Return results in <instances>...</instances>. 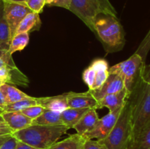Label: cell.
<instances>
[{"mask_svg":"<svg viewBox=\"0 0 150 149\" xmlns=\"http://www.w3.org/2000/svg\"><path fill=\"white\" fill-rule=\"evenodd\" d=\"M64 125H31L13 132L18 140L40 149H48L67 131Z\"/></svg>","mask_w":150,"mask_h":149,"instance_id":"obj_1","label":"cell"},{"mask_svg":"<svg viewBox=\"0 0 150 149\" xmlns=\"http://www.w3.org/2000/svg\"><path fill=\"white\" fill-rule=\"evenodd\" d=\"M129 100L131 106L133 137L150 123V86L142 79V74L130 93Z\"/></svg>","mask_w":150,"mask_h":149,"instance_id":"obj_2","label":"cell"},{"mask_svg":"<svg viewBox=\"0 0 150 149\" xmlns=\"http://www.w3.org/2000/svg\"><path fill=\"white\" fill-rule=\"evenodd\" d=\"M94 28L95 33L98 34L108 52L120 51L123 48L125 42V32L117 17L99 15L95 19Z\"/></svg>","mask_w":150,"mask_h":149,"instance_id":"obj_3","label":"cell"},{"mask_svg":"<svg viewBox=\"0 0 150 149\" xmlns=\"http://www.w3.org/2000/svg\"><path fill=\"white\" fill-rule=\"evenodd\" d=\"M133 137L131 122V106L127 101L122 109L116 124L105 139L100 143L108 149H127Z\"/></svg>","mask_w":150,"mask_h":149,"instance_id":"obj_4","label":"cell"},{"mask_svg":"<svg viewBox=\"0 0 150 149\" xmlns=\"http://www.w3.org/2000/svg\"><path fill=\"white\" fill-rule=\"evenodd\" d=\"M69 10L78 16L94 33V23L99 15L117 17L116 10L109 0H71Z\"/></svg>","mask_w":150,"mask_h":149,"instance_id":"obj_5","label":"cell"},{"mask_svg":"<svg viewBox=\"0 0 150 149\" xmlns=\"http://www.w3.org/2000/svg\"><path fill=\"white\" fill-rule=\"evenodd\" d=\"M145 62L135 53L127 60L109 67V72L118 74L124 81L125 88L131 93L135 85L139 80Z\"/></svg>","mask_w":150,"mask_h":149,"instance_id":"obj_6","label":"cell"},{"mask_svg":"<svg viewBox=\"0 0 150 149\" xmlns=\"http://www.w3.org/2000/svg\"><path fill=\"white\" fill-rule=\"evenodd\" d=\"M3 10L4 18L9 26L10 37L12 39L16 34L19 23L28 13L32 11L26 4L5 1H3Z\"/></svg>","mask_w":150,"mask_h":149,"instance_id":"obj_7","label":"cell"},{"mask_svg":"<svg viewBox=\"0 0 150 149\" xmlns=\"http://www.w3.org/2000/svg\"><path fill=\"white\" fill-rule=\"evenodd\" d=\"M122 108L116 110L113 112H109L103 117L99 118L93 129L85 134L83 137L86 140L96 139L98 141L105 139L116 124Z\"/></svg>","mask_w":150,"mask_h":149,"instance_id":"obj_8","label":"cell"},{"mask_svg":"<svg viewBox=\"0 0 150 149\" xmlns=\"http://www.w3.org/2000/svg\"><path fill=\"white\" fill-rule=\"evenodd\" d=\"M67 94V100L68 108L77 109H94L98 110V102L90 91L81 93L68 92Z\"/></svg>","mask_w":150,"mask_h":149,"instance_id":"obj_9","label":"cell"},{"mask_svg":"<svg viewBox=\"0 0 150 149\" xmlns=\"http://www.w3.org/2000/svg\"><path fill=\"white\" fill-rule=\"evenodd\" d=\"M124 89L125 84L122 78L118 74L109 72V75H108L106 81L103 84L100 88L96 89V90L89 91L98 102L104 96L117 93Z\"/></svg>","mask_w":150,"mask_h":149,"instance_id":"obj_10","label":"cell"},{"mask_svg":"<svg viewBox=\"0 0 150 149\" xmlns=\"http://www.w3.org/2000/svg\"><path fill=\"white\" fill-rule=\"evenodd\" d=\"M130 96V93L125 88L123 90L117 93L107 95L98 101V109L107 108L109 110V112H113L122 108L128 100Z\"/></svg>","mask_w":150,"mask_h":149,"instance_id":"obj_11","label":"cell"},{"mask_svg":"<svg viewBox=\"0 0 150 149\" xmlns=\"http://www.w3.org/2000/svg\"><path fill=\"white\" fill-rule=\"evenodd\" d=\"M1 116L13 133L26 128L32 124V120L28 118L21 111L3 112Z\"/></svg>","mask_w":150,"mask_h":149,"instance_id":"obj_12","label":"cell"},{"mask_svg":"<svg viewBox=\"0 0 150 149\" xmlns=\"http://www.w3.org/2000/svg\"><path fill=\"white\" fill-rule=\"evenodd\" d=\"M99 120L96 109H89L73 127L77 134L83 136L94 129Z\"/></svg>","mask_w":150,"mask_h":149,"instance_id":"obj_13","label":"cell"},{"mask_svg":"<svg viewBox=\"0 0 150 149\" xmlns=\"http://www.w3.org/2000/svg\"><path fill=\"white\" fill-rule=\"evenodd\" d=\"M36 99L38 105L46 110L62 112L63 110L68 108L66 93L57 96L36 97Z\"/></svg>","mask_w":150,"mask_h":149,"instance_id":"obj_14","label":"cell"},{"mask_svg":"<svg viewBox=\"0 0 150 149\" xmlns=\"http://www.w3.org/2000/svg\"><path fill=\"white\" fill-rule=\"evenodd\" d=\"M40 25L41 20L40 14L30 12L19 23L16 34L20 33H29L35 30H38L40 27Z\"/></svg>","mask_w":150,"mask_h":149,"instance_id":"obj_15","label":"cell"},{"mask_svg":"<svg viewBox=\"0 0 150 149\" xmlns=\"http://www.w3.org/2000/svg\"><path fill=\"white\" fill-rule=\"evenodd\" d=\"M86 139L80 134H73L59 142H57L48 149H81Z\"/></svg>","mask_w":150,"mask_h":149,"instance_id":"obj_16","label":"cell"},{"mask_svg":"<svg viewBox=\"0 0 150 149\" xmlns=\"http://www.w3.org/2000/svg\"><path fill=\"white\" fill-rule=\"evenodd\" d=\"M89 109H77L68 108L60 112V118L63 125L67 127L68 129L73 128L76 123L81 119L83 114Z\"/></svg>","mask_w":150,"mask_h":149,"instance_id":"obj_17","label":"cell"},{"mask_svg":"<svg viewBox=\"0 0 150 149\" xmlns=\"http://www.w3.org/2000/svg\"><path fill=\"white\" fill-rule=\"evenodd\" d=\"M127 149H150V123L133 137Z\"/></svg>","mask_w":150,"mask_h":149,"instance_id":"obj_18","label":"cell"},{"mask_svg":"<svg viewBox=\"0 0 150 149\" xmlns=\"http://www.w3.org/2000/svg\"><path fill=\"white\" fill-rule=\"evenodd\" d=\"M0 90L5 99L6 105L14 103L29 96V95L19 90L13 85L4 83L0 86Z\"/></svg>","mask_w":150,"mask_h":149,"instance_id":"obj_19","label":"cell"},{"mask_svg":"<svg viewBox=\"0 0 150 149\" xmlns=\"http://www.w3.org/2000/svg\"><path fill=\"white\" fill-rule=\"evenodd\" d=\"M10 37V29L7 21L4 18V10H3V1L0 3V51H9Z\"/></svg>","mask_w":150,"mask_h":149,"instance_id":"obj_20","label":"cell"},{"mask_svg":"<svg viewBox=\"0 0 150 149\" xmlns=\"http://www.w3.org/2000/svg\"><path fill=\"white\" fill-rule=\"evenodd\" d=\"M32 125H63L60 118V112L45 109L40 116L32 121Z\"/></svg>","mask_w":150,"mask_h":149,"instance_id":"obj_21","label":"cell"},{"mask_svg":"<svg viewBox=\"0 0 150 149\" xmlns=\"http://www.w3.org/2000/svg\"><path fill=\"white\" fill-rule=\"evenodd\" d=\"M29 42V33L16 34L10 41L9 53L13 55L17 51H21L27 46Z\"/></svg>","mask_w":150,"mask_h":149,"instance_id":"obj_22","label":"cell"},{"mask_svg":"<svg viewBox=\"0 0 150 149\" xmlns=\"http://www.w3.org/2000/svg\"><path fill=\"white\" fill-rule=\"evenodd\" d=\"M38 101L36 97L29 96L28 97L24 98L20 101L14 102V103L9 104L4 107L3 111L4 112H16V111H21L24 110L25 108H27L29 107L37 105Z\"/></svg>","mask_w":150,"mask_h":149,"instance_id":"obj_23","label":"cell"},{"mask_svg":"<svg viewBox=\"0 0 150 149\" xmlns=\"http://www.w3.org/2000/svg\"><path fill=\"white\" fill-rule=\"evenodd\" d=\"M150 51V29L149 32H147L146 35L145 36V37L144 38L143 40L142 41V42L139 45V48L136 50V53L137 54H139L141 57L142 58L143 61H146V56L148 55V53Z\"/></svg>","mask_w":150,"mask_h":149,"instance_id":"obj_24","label":"cell"},{"mask_svg":"<svg viewBox=\"0 0 150 149\" xmlns=\"http://www.w3.org/2000/svg\"><path fill=\"white\" fill-rule=\"evenodd\" d=\"M95 72H96V75H95V83H94L92 90L90 91L96 90V89L100 88L103 86V84L106 81L107 78H108V75H109V70H96Z\"/></svg>","mask_w":150,"mask_h":149,"instance_id":"obj_25","label":"cell"},{"mask_svg":"<svg viewBox=\"0 0 150 149\" xmlns=\"http://www.w3.org/2000/svg\"><path fill=\"white\" fill-rule=\"evenodd\" d=\"M95 75H96V72L90 66L85 69L84 71L83 72L82 78H83V82L89 87V90H92V87H93L95 80Z\"/></svg>","mask_w":150,"mask_h":149,"instance_id":"obj_26","label":"cell"},{"mask_svg":"<svg viewBox=\"0 0 150 149\" xmlns=\"http://www.w3.org/2000/svg\"><path fill=\"white\" fill-rule=\"evenodd\" d=\"M44 110H45V108H42L40 105H34V106L29 107L27 108H25L24 110H21V112L33 121L35 118H38V116H40Z\"/></svg>","mask_w":150,"mask_h":149,"instance_id":"obj_27","label":"cell"},{"mask_svg":"<svg viewBox=\"0 0 150 149\" xmlns=\"http://www.w3.org/2000/svg\"><path fill=\"white\" fill-rule=\"evenodd\" d=\"M26 4L31 11L40 14L43 10L45 5V0H27Z\"/></svg>","mask_w":150,"mask_h":149,"instance_id":"obj_28","label":"cell"},{"mask_svg":"<svg viewBox=\"0 0 150 149\" xmlns=\"http://www.w3.org/2000/svg\"><path fill=\"white\" fill-rule=\"evenodd\" d=\"M71 0H45V5L49 7H59L69 10Z\"/></svg>","mask_w":150,"mask_h":149,"instance_id":"obj_29","label":"cell"},{"mask_svg":"<svg viewBox=\"0 0 150 149\" xmlns=\"http://www.w3.org/2000/svg\"><path fill=\"white\" fill-rule=\"evenodd\" d=\"M89 66L92 67L95 71L100 70H109V66H108V61L105 59H104V58H96V59H95L91 63Z\"/></svg>","mask_w":150,"mask_h":149,"instance_id":"obj_30","label":"cell"},{"mask_svg":"<svg viewBox=\"0 0 150 149\" xmlns=\"http://www.w3.org/2000/svg\"><path fill=\"white\" fill-rule=\"evenodd\" d=\"M84 149H108L105 145L100 141L94 140H86L83 145Z\"/></svg>","mask_w":150,"mask_h":149,"instance_id":"obj_31","label":"cell"},{"mask_svg":"<svg viewBox=\"0 0 150 149\" xmlns=\"http://www.w3.org/2000/svg\"><path fill=\"white\" fill-rule=\"evenodd\" d=\"M18 141V140L11 134L9 138L0 146V149H16Z\"/></svg>","mask_w":150,"mask_h":149,"instance_id":"obj_32","label":"cell"},{"mask_svg":"<svg viewBox=\"0 0 150 149\" xmlns=\"http://www.w3.org/2000/svg\"><path fill=\"white\" fill-rule=\"evenodd\" d=\"M142 77L146 83L150 86V64L146 65L145 64L142 70Z\"/></svg>","mask_w":150,"mask_h":149,"instance_id":"obj_33","label":"cell"},{"mask_svg":"<svg viewBox=\"0 0 150 149\" xmlns=\"http://www.w3.org/2000/svg\"><path fill=\"white\" fill-rule=\"evenodd\" d=\"M16 149H40V148H37L33 147L32 145H29L26 144V143H23V142L21 141H18L17 145H16Z\"/></svg>","mask_w":150,"mask_h":149,"instance_id":"obj_34","label":"cell"},{"mask_svg":"<svg viewBox=\"0 0 150 149\" xmlns=\"http://www.w3.org/2000/svg\"><path fill=\"white\" fill-rule=\"evenodd\" d=\"M5 99H4V96H3L2 93H1V90H0V110H4V107L6 106Z\"/></svg>","mask_w":150,"mask_h":149,"instance_id":"obj_35","label":"cell"},{"mask_svg":"<svg viewBox=\"0 0 150 149\" xmlns=\"http://www.w3.org/2000/svg\"><path fill=\"white\" fill-rule=\"evenodd\" d=\"M2 1L5 2H14V3H20V4H26L27 0H1Z\"/></svg>","mask_w":150,"mask_h":149,"instance_id":"obj_36","label":"cell"},{"mask_svg":"<svg viewBox=\"0 0 150 149\" xmlns=\"http://www.w3.org/2000/svg\"><path fill=\"white\" fill-rule=\"evenodd\" d=\"M11 135V134H10V135H4V136H0V146L1 145L3 144V143H4V142L6 141V140H7V139L9 138V137Z\"/></svg>","mask_w":150,"mask_h":149,"instance_id":"obj_37","label":"cell"},{"mask_svg":"<svg viewBox=\"0 0 150 149\" xmlns=\"http://www.w3.org/2000/svg\"><path fill=\"white\" fill-rule=\"evenodd\" d=\"M6 124L5 121H4V118H3V117L1 116V115H0V124Z\"/></svg>","mask_w":150,"mask_h":149,"instance_id":"obj_38","label":"cell"},{"mask_svg":"<svg viewBox=\"0 0 150 149\" xmlns=\"http://www.w3.org/2000/svg\"><path fill=\"white\" fill-rule=\"evenodd\" d=\"M3 84H4V82H3L2 80H1V79L0 78V86H1V85H3Z\"/></svg>","mask_w":150,"mask_h":149,"instance_id":"obj_39","label":"cell"},{"mask_svg":"<svg viewBox=\"0 0 150 149\" xmlns=\"http://www.w3.org/2000/svg\"><path fill=\"white\" fill-rule=\"evenodd\" d=\"M3 112H4V111H3L2 110H0V115H1V113H2Z\"/></svg>","mask_w":150,"mask_h":149,"instance_id":"obj_40","label":"cell"},{"mask_svg":"<svg viewBox=\"0 0 150 149\" xmlns=\"http://www.w3.org/2000/svg\"><path fill=\"white\" fill-rule=\"evenodd\" d=\"M9 135H10V134H9ZM0 136H4V135H2V134H0Z\"/></svg>","mask_w":150,"mask_h":149,"instance_id":"obj_41","label":"cell"},{"mask_svg":"<svg viewBox=\"0 0 150 149\" xmlns=\"http://www.w3.org/2000/svg\"><path fill=\"white\" fill-rule=\"evenodd\" d=\"M1 0H0V3H1Z\"/></svg>","mask_w":150,"mask_h":149,"instance_id":"obj_42","label":"cell"},{"mask_svg":"<svg viewBox=\"0 0 150 149\" xmlns=\"http://www.w3.org/2000/svg\"><path fill=\"white\" fill-rule=\"evenodd\" d=\"M81 149H84V148H83H83H81Z\"/></svg>","mask_w":150,"mask_h":149,"instance_id":"obj_43","label":"cell"}]
</instances>
